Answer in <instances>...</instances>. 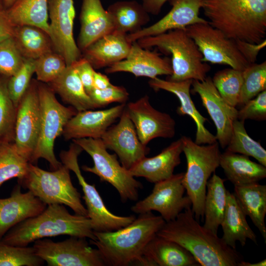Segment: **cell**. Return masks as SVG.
Segmentation results:
<instances>
[{"mask_svg": "<svg viewBox=\"0 0 266 266\" xmlns=\"http://www.w3.org/2000/svg\"><path fill=\"white\" fill-rule=\"evenodd\" d=\"M73 64L85 90L88 94L94 88V74L95 70L91 64L84 57H81Z\"/></svg>", "mask_w": 266, "mask_h": 266, "instance_id": "7dc6e473", "label": "cell"}, {"mask_svg": "<svg viewBox=\"0 0 266 266\" xmlns=\"http://www.w3.org/2000/svg\"><path fill=\"white\" fill-rule=\"evenodd\" d=\"M89 244L86 238L70 236L59 242L39 239L33 247L48 266H105L99 250Z\"/></svg>", "mask_w": 266, "mask_h": 266, "instance_id": "7c38bea8", "label": "cell"}, {"mask_svg": "<svg viewBox=\"0 0 266 266\" xmlns=\"http://www.w3.org/2000/svg\"><path fill=\"white\" fill-rule=\"evenodd\" d=\"M145 49L155 47L166 55H171V81L187 80L203 81L210 66L202 61V55L185 29H177L136 40Z\"/></svg>", "mask_w": 266, "mask_h": 266, "instance_id": "5b68a950", "label": "cell"}, {"mask_svg": "<svg viewBox=\"0 0 266 266\" xmlns=\"http://www.w3.org/2000/svg\"><path fill=\"white\" fill-rule=\"evenodd\" d=\"M29 163L19 152L14 142L0 141V187L12 178H22Z\"/></svg>", "mask_w": 266, "mask_h": 266, "instance_id": "d590c367", "label": "cell"}, {"mask_svg": "<svg viewBox=\"0 0 266 266\" xmlns=\"http://www.w3.org/2000/svg\"><path fill=\"white\" fill-rule=\"evenodd\" d=\"M161 216L149 212L140 214L130 224L116 231H94L96 247L105 265L127 266L132 263L142 265L143 250L165 223Z\"/></svg>", "mask_w": 266, "mask_h": 266, "instance_id": "7a4b0ae2", "label": "cell"}, {"mask_svg": "<svg viewBox=\"0 0 266 266\" xmlns=\"http://www.w3.org/2000/svg\"><path fill=\"white\" fill-rule=\"evenodd\" d=\"M220 226L223 232L221 238L232 248L236 249L237 241L244 246L247 239L257 244V236L248 224L246 215L233 193L228 190L225 212Z\"/></svg>", "mask_w": 266, "mask_h": 266, "instance_id": "83f0119b", "label": "cell"}, {"mask_svg": "<svg viewBox=\"0 0 266 266\" xmlns=\"http://www.w3.org/2000/svg\"><path fill=\"white\" fill-rule=\"evenodd\" d=\"M142 259V266H200L194 256L185 248L157 234L145 246Z\"/></svg>", "mask_w": 266, "mask_h": 266, "instance_id": "4316f807", "label": "cell"}, {"mask_svg": "<svg viewBox=\"0 0 266 266\" xmlns=\"http://www.w3.org/2000/svg\"><path fill=\"white\" fill-rule=\"evenodd\" d=\"M16 0H3V6L4 9H7L10 7Z\"/></svg>", "mask_w": 266, "mask_h": 266, "instance_id": "db71d44e", "label": "cell"}, {"mask_svg": "<svg viewBox=\"0 0 266 266\" xmlns=\"http://www.w3.org/2000/svg\"><path fill=\"white\" fill-rule=\"evenodd\" d=\"M34 62L37 80L44 83L53 81L67 66L64 58L54 51L34 60Z\"/></svg>", "mask_w": 266, "mask_h": 266, "instance_id": "b9f144b4", "label": "cell"}, {"mask_svg": "<svg viewBox=\"0 0 266 266\" xmlns=\"http://www.w3.org/2000/svg\"><path fill=\"white\" fill-rule=\"evenodd\" d=\"M49 87L66 103L77 112L98 107L86 93L73 64L67 66L61 74L49 83Z\"/></svg>", "mask_w": 266, "mask_h": 266, "instance_id": "f1b7e54d", "label": "cell"}, {"mask_svg": "<svg viewBox=\"0 0 266 266\" xmlns=\"http://www.w3.org/2000/svg\"><path fill=\"white\" fill-rule=\"evenodd\" d=\"M109 79L102 73L95 71L94 74V86L98 89H104L111 86Z\"/></svg>", "mask_w": 266, "mask_h": 266, "instance_id": "816d5d0a", "label": "cell"}, {"mask_svg": "<svg viewBox=\"0 0 266 266\" xmlns=\"http://www.w3.org/2000/svg\"><path fill=\"white\" fill-rule=\"evenodd\" d=\"M172 6L169 12L152 25L143 28L133 33L127 34L128 40L132 43L139 39L158 35L168 31L185 29L197 23H207L199 16L203 0H168Z\"/></svg>", "mask_w": 266, "mask_h": 266, "instance_id": "ffe728a7", "label": "cell"}, {"mask_svg": "<svg viewBox=\"0 0 266 266\" xmlns=\"http://www.w3.org/2000/svg\"><path fill=\"white\" fill-rule=\"evenodd\" d=\"M34 72V60L24 59L23 64L18 71L8 78V91L16 107L29 87L32 76Z\"/></svg>", "mask_w": 266, "mask_h": 266, "instance_id": "7bdbcfd3", "label": "cell"}, {"mask_svg": "<svg viewBox=\"0 0 266 266\" xmlns=\"http://www.w3.org/2000/svg\"><path fill=\"white\" fill-rule=\"evenodd\" d=\"M126 110L143 145H147L156 138H171L174 136L175 120L169 114L154 108L147 95L126 104Z\"/></svg>", "mask_w": 266, "mask_h": 266, "instance_id": "2e32d148", "label": "cell"}, {"mask_svg": "<svg viewBox=\"0 0 266 266\" xmlns=\"http://www.w3.org/2000/svg\"><path fill=\"white\" fill-rule=\"evenodd\" d=\"M193 80L181 81H171L155 77L150 79L148 84L154 90L166 91L175 95L179 99L180 105L176 112L180 115H187L192 118L197 127L195 142L198 144H209L217 141L215 135L205 127L207 119L204 117L196 108L190 95V87Z\"/></svg>", "mask_w": 266, "mask_h": 266, "instance_id": "603a6c76", "label": "cell"}, {"mask_svg": "<svg viewBox=\"0 0 266 266\" xmlns=\"http://www.w3.org/2000/svg\"><path fill=\"white\" fill-rule=\"evenodd\" d=\"M233 193L239 205L251 219L266 242V185L255 182L234 186Z\"/></svg>", "mask_w": 266, "mask_h": 266, "instance_id": "4dcf8cb0", "label": "cell"}, {"mask_svg": "<svg viewBox=\"0 0 266 266\" xmlns=\"http://www.w3.org/2000/svg\"><path fill=\"white\" fill-rule=\"evenodd\" d=\"M118 72H128L136 77L153 79L158 75H171L172 68L170 59L162 58L157 52L141 47L135 41L132 43L130 52L124 60L105 69L108 74Z\"/></svg>", "mask_w": 266, "mask_h": 266, "instance_id": "44dd1931", "label": "cell"}, {"mask_svg": "<svg viewBox=\"0 0 266 266\" xmlns=\"http://www.w3.org/2000/svg\"><path fill=\"white\" fill-rule=\"evenodd\" d=\"M142 5L149 13L154 15L159 14L164 4L168 0H141Z\"/></svg>", "mask_w": 266, "mask_h": 266, "instance_id": "f907efd6", "label": "cell"}, {"mask_svg": "<svg viewBox=\"0 0 266 266\" xmlns=\"http://www.w3.org/2000/svg\"><path fill=\"white\" fill-rule=\"evenodd\" d=\"M127 33L117 31L98 39L84 51V56L94 68L109 67L124 60L132 45Z\"/></svg>", "mask_w": 266, "mask_h": 266, "instance_id": "484cf974", "label": "cell"}, {"mask_svg": "<svg viewBox=\"0 0 266 266\" xmlns=\"http://www.w3.org/2000/svg\"><path fill=\"white\" fill-rule=\"evenodd\" d=\"M208 23L233 40L259 43L266 36V0H203Z\"/></svg>", "mask_w": 266, "mask_h": 266, "instance_id": "3957f363", "label": "cell"}, {"mask_svg": "<svg viewBox=\"0 0 266 266\" xmlns=\"http://www.w3.org/2000/svg\"><path fill=\"white\" fill-rule=\"evenodd\" d=\"M100 139L106 148L114 151L122 166L128 170L150 151L149 148L140 141L126 106L118 123L111 126Z\"/></svg>", "mask_w": 266, "mask_h": 266, "instance_id": "e0dca14e", "label": "cell"}, {"mask_svg": "<svg viewBox=\"0 0 266 266\" xmlns=\"http://www.w3.org/2000/svg\"><path fill=\"white\" fill-rule=\"evenodd\" d=\"M243 84L238 105L241 106L266 90V61L250 64L242 71Z\"/></svg>", "mask_w": 266, "mask_h": 266, "instance_id": "ab89813d", "label": "cell"}, {"mask_svg": "<svg viewBox=\"0 0 266 266\" xmlns=\"http://www.w3.org/2000/svg\"><path fill=\"white\" fill-rule=\"evenodd\" d=\"M24 59L13 37L0 43V75L10 77L22 66Z\"/></svg>", "mask_w": 266, "mask_h": 266, "instance_id": "ee69618b", "label": "cell"}, {"mask_svg": "<svg viewBox=\"0 0 266 266\" xmlns=\"http://www.w3.org/2000/svg\"><path fill=\"white\" fill-rule=\"evenodd\" d=\"M181 138L187 160L182 183L191 201L195 218L199 221L204 218L207 183L219 166L221 153L217 141L204 145L197 144L190 137Z\"/></svg>", "mask_w": 266, "mask_h": 266, "instance_id": "8992f818", "label": "cell"}, {"mask_svg": "<svg viewBox=\"0 0 266 266\" xmlns=\"http://www.w3.org/2000/svg\"><path fill=\"white\" fill-rule=\"evenodd\" d=\"M217 91L230 105H238L243 84L242 71L227 68L215 73L212 78Z\"/></svg>", "mask_w": 266, "mask_h": 266, "instance_id": "74e56055", "label": "cell"}, {"mask_svg": "<svg viewBox=\"0 0 266 266\" xmlns=\"http://www.w3.org/2000/svg\"><path fill=\"white\" fill-rule=\"evenodd\" d=\"M226 148V151L252 157L266 166V151L248 135L243 121L236 119L233 122L232 135Z\"/></svg>", "mask_w": 266, "mask_h": 266, "instance_id": "8d00e7d4", "label": "cell"}, {"mask_svg": "<svg viewBox=\"0 0 266 266\" xmlns=\"http://www.w3.org/2000/svg\"><path fill=\"white\" fill-rule=\"evenodd\" d=\"M18 184L10 196L0 199V241L12 228L41 213L47 205L30 191L22 193Z\"/></svg>", "mask_w": 266, "mask_h": 266, "instance_id": "7402d4cb", "label": "cell"}, {"mask_svg": "<svg viewBox=\"0 0 266 266\" xmlns=\"http://www.w3.org/2000/svg\"><path fill=\"white\" fill-rule=\"evenodd\" d=\"M224 181L214 173L206 185L203 226L215 233H217L226 209L227 190Z\"/></svg>", "mask_w": 266, "mask_h": 266, "instance_id": "836d02e7", "label": "cell"}, {"mask_svg": "<svg viewBox=\"0 0 266 266\" xmlns=\"http://www.w3.org/2000/svg\"><path fill=\"white\" fill-rule=\"evenodd\" d=\"M61 235L96 239L89 217L71 214L64 205L53 204L12 228L0 241L13 246H28L37 239Z\"/></svg>", "mask_w": 266, "mask_h": 266, "instance_id": "277c9868", "label": "cell"}, {"mask_svg": "<svg viewBox=\"0 0 266 266\" xmlns=\"http://www.w3.org/2000/svg\"><path fill=\"white\" fill-rule=\"evenodd\" d=\"M12 37L17 49L25 59L36 60L54 51L49 35L42 29L35 26H17Z\"/></svg>", "mask_w": 266, "mask_h": 266, "instance_id": "d6a6232c", "label": "cell"}, {"mask_svg": "<svg viewBox=\"0 0 266 266\" xmlns=\"http://www.w3.org/2000/svg\"><path fill=\"white\" fill-rule=\"evenodd\" d=\"M107 11L115 30L127 34L139 31L150 21L149 13L142 4L135 0L115 2L108 7Z\"/></svg>", "mask_w": 266, "mask_h": 266, "instance_id": "1f68e13d", "label": "cell"}, {"mask_svg": "<svg viewBox=\"0 0 266 266\" xmlns=\"http://www.w3.org/2000/svg\"><path fill=\"white\" fill-rule=\"evenodd\" d=\"M69 171L64 165L50 171L30 163L26 174L18 180V183L47 205L63 204L69 207L76 214L88 217L81 195L71 182Z\"/></svg>", "mask_w": 266, "mask_h": 266, "instance_id": "52a82bcc", "label": "cell"}, {"mask_svg": "<svg viewBox=\"0 0 266 266\" xmlns=\"http://www.w3.org/2000/svg\"><path fill=\"white\" fill-rule=\"evenodd\" d=\"M43 263L33 246H13L0 241V266H39Z\"/></svg>", "mask_w": 266, "mask_h": 266, "instance_id": "60d3db41", "label": "cell"}, {"mask_svg": "<svg viewBox=\"0 0 266 266\" xmlns=\"http://www.w3.org/2000/svg\"><path fill=\"white\" fill-rule=\"evenodd\" d=\"M183 152L181 138L173 141L157 155L145 157L129 171L134 177H143L147 181L155 183L171 177L175 168L181 163Z\"/></svg>", "mask_w": 266, "mask_h": 266, "instance_id": "cb8c5ba5", "label": "cell"}, {"mask_svg": "<svg viewBox=\"0 0 266 266\" xmlns=\"http://www.w3.org/2000/svg\"><path fill=\"white\" fill-rule=\"evenodd\" d=\"M8 78L0 75V141L14 142L17 107L9 94Z\"/></svg>", "mask_w": 266, "mask_h": 266, "instance_id": "f35d334b", "label": "cell"}, {"mask_svg": "<svg viewBox=\"0 0 266 266\" xmlns=\"http://www.w3.org/2000/svg\"><path fill=\"white\" fill-rule=\"evenodd\" d=\"M236 46L247 61L250 64L255 63L260 51L266 46V39L259 43L235 40Z\"/></svg>", "mask_w": 266, "mask_h": 266, "instance_id": "c3c4849f", "label": "cell"}, {"mask_svg": "<svg viewBox=\"0 0 266 266\" xmlns=\"http://www.w3.org/2000/svg\"><path fill=\"white\" fill-rule=\"evenodd\" d=\"M157 235L185 248L201 266H239L243 260L217 233L200 224L191 207L165 222Z\"/></svg>", "mask_w": 266, "mask_h": 266, "instance_id": "6da1fadb", "label": "cell"}, {"mask_svg": "<svg viewBox=\"0 0 266 266\" xmlns=\"http://www.w3.org/2000/svg\"><path fill=\"white\" fill-rule=\"evenodd\" d=\"M266 265V260L264 259L256 263H250L242 260L239 266H265Z\"/></svg>", "mask_w": 266, "mask_h": 266, "instance_id": "f5cc1de1", "label": "cell"}, {"mask_svg": "<svg viewBox=\"0 0 266 266\" xmlns=\"http://www.w3.org/2000/svg\"><path fill=\"white\" fill-rule=\"evenodd\" d=\"M192 92L200 97L216 128L215 137L222 148L228 145L231 138L233 122L237 119L238 110L228 104L215 87L212 78L202 81L193 80Z\"/></svg>", "mask_w": 266, "mask_h": 266, "instance_id": "ac0fdd59", "label": "cell"}, {"mask_svg": "<svg viewBox=\"0 0 266 266\" xmlns=\"http://www.w3.org/2000/svg\"><path fill=\"white\" fill-rule=\"evenodd\" d=\"M38 92L40 107V129L30 163L34 164L39 159H44L53 170H56L63 164L55 155V141L62 134L68 121L77 111L71 106L62 105L56 99L53 90L44 83L38 81Z\"/></svg>", "mask_w": 266, "mask_h": 266, "instance_id": "ba28073f", "label": "cell"}, {"mask_svg": "<svg viewBox=\"0 0 266 266\" xmlns=\"http://www.w3.org/2000/svg\"><path fill=\"white\" fill-rule=\"evenodd\" d=\"M40 107L38 81L32 80L17 107L14 143L30 163L39 132Z\"/></svg>", "mask_w": 266, "mask_h": 266, "instance_id": "9a60e30c", "label": "cell"}, {"mask_svg": "<svg viewBox=\"0 0 266 266\" xmlns=\"http://www.w3.org/2000/svg\"><path fill=\"white\" fill-rule=\"evenodd\" d=\"M4 9L3 6V0H0V9Z\"/></svg>", "mask_w": 266, "mask_h": 266, "instance_id": "11a10c76", "label": "cell"}, {"mask_svg": "<svg viewBox=\"0 0 266 266\" xmlns=\"http://www.w3.org/2000/svg\"><path fill=\"white\" fill-rule=\"evenodd\" d=\"M184 172L173 174L169 178L156 182L151 194L137 201L131 210L136 214L156 211L166 222L174 220L184 210L191 207L189 198L184 196L182 183Z\"/></svg>", "mask_w": 266, "mask_h": 266, "instance_id": "4fadbf2b", "label": "cell"}, {"mask_svg": "<svg viewBox=\"0 0 266 266\" xmlns=\"http://www.w3.org/2000/svg\"><path fill=\"white\" fill-rule=\"evenodd\" d=\"M185 30L197 45L203 62L226 65L241 71L250 65L238 50L235 40L208 22L190 25Z\"/></svg>", "mask_w": 266, "mask_h": 266, "instance_id": "8fae6325", "label": "cell"}, {"mask_svg": "<svg viewBox=\"0 0 266 266\" xmlns=\"http://www.w3.org/2000/svg\"><path fill=\"white\" fill-rule=\"evenodd\" d=\"M219 166L234 186L258 182L266 177V166L247 156L226 150L221 153Z\"/></svg>", "mask_w": 266, "mask_h": 266, "instance_id": "f546056e", "label": "cell"}, {"mask_svg": "<svg viewBox=\"0 0 266 266\" xmlns=\"http://www.w3.org/2000/svg\"><path fill=\"white\" fill-rule=\"evenodd\" d=\"M92 158V167L83 166L82 169L97 175L101 182L111 184L118 192L121 200L136 201L142 184L137 181L117 160V155L107 151L100 138H84L72 140Z\"/></svg>", "mask_w": 266, "mask_h": 266, "instance_id": "9c48e42d", "label": "cell"}, {"mask_svg": "<svg viewBox=\"0 0 266 266\" xmlns=\"http://www.w3.org/2000/svg\"><path fill=\"white\" fill-rule=\"evenodd\" d=\"M125 106L126 103H121L104 110L77 112L68 121L62 134L66 140L84 138H100L120 118Z\"/></svg>", "mask_w": 266, "mask_h": 266, "instance_id": "d6986e66", "label": "cell"}, {"mask_svg": "<svg viewBox=\"0 0 266 266\" xmlns=\"http://www.w3.org/2000/svg\"><path fill=\"white\" fill-rule=\"evenodd\" d=\"M88 95L98 108H100L113 102L125 103L129 94L124 87L112 84L104 89L94 88Z\"/></svg>", "mask_w": 266, "mask_h": 266, "instance_id": "f6af8a7d", "label": "cell"}, {"mask_svg": "<svg viewBox=\"0 0 266 266\" xmlns=\"http://www.w3.org/2000/svg\"><path fill=\"white\" fill-rule=\"evenodd\" d=\"M80 20L81 27L77 46L81 51L115 31L110 16L104 9L100 0H83Z\"/></svg>", "mask_w": 266, "mask_h": 266, "instance_id": "d4e9b609", "label": "cell"}, {"mask_svg": "<svg viewBox=\"0 0 266 266\" xmlns=\"http://www.w3.org/2000/svg\"><path fill=\"white\" fill-rule=\"evenodd\" d=\"M83 151L79 145L73 142L67 150L60 152L59 156L62 164L75 173L82 187L84 194L82 198L85 201L88 217L91 220L93 231L111 232L128 225L135 219V216H120L110 212L95 185L88 183L85 179L78 161V156Z\"/></svg>", "mask_w": 266, "mask_h": 266, "instance_id": "30bf717a", "label": "cell"}, {"mask_svg": "<svg viewBox=\"0 0 266 266\" xmlns=\"http://www.w3.org/2000/svg\"><path fill=\"white\" fill-rule=\"evenodd\" d=\"M266 119V90L248 100L238 110L237 119L264 121Z\"/></svg>", "mask_w": 266, "mask_h": 266, "instance_id": "bcb514c9", "label": "cell"}, {"mask_svg": "<svg viewBox=\"0 0 266 266\" xmlns=\"http://www.w3.org/2000/svg\"><path fill=\"white\" fill-rule=\"evenodd\" d=\"M6 11L16 26H35L49 35L48 0H16Z\"/></svg>", "mask_w": 266, "mask_h": 266, "instance_id": "e575fe53", "label": "cell"}, {"mask_svg": "<svg viewBox=\"0 0 266 266\" xmlns=\"http://www.w3.org/2000/svg\"><path fill=\"white\" fill-rule=\"evenodd\" d=\"M48 13L53 50L64 58L67 66H70L81 58L73 36V0H48Z\"/></svg>", "mask_w": 266, "mask_h": 266, "instance_id": "5bb4252c", "label": "cell"}, {"mask_svg": "<svg viewBox=\"0 0 266 266\" xmlns=\"http://www.w3.org/2000/svg\"><path fill=\"white\" fill-rule=\"evenodd\" d=\"M16 27L10 19L6 9H0V43L12 37Z\"/></svg>", "mask_w": 266, "mask_h": 266, "instance_id": "681fc988", "label": "cell"}]
</instances>
